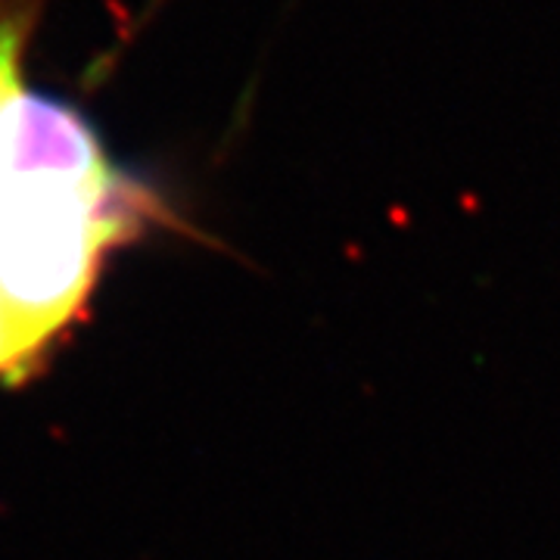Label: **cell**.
Here are the masks:
<instances>
[{"mask_svg": "<svg viewBox=\"0 0 560 560\" xmlns=\"http://www.w3.org/2000/svg\"><path fill=\"white\" fill-rule=\"evenodd\" d=\"M121 178L25 175L0 178V312L13 368L60 330L91 290L106 243L116 241L128 206Z\"/></svg>", "mask_w": 560, "mask_h": 560, "instance_id": "1", "label": "cell"}, {"mask_svg": "<svg viewBox=\"0 0 560 560\" xmlns=\"http://www.w3.org/2000/svg\"><path fill=\"white\" fill-rule=\"evenodd\" d=\"M35 16L32 0H0V109L22 91V50Z\"/></svg>", "mask_w": 560, "mask_h": 560, "instance_id": "2", "label": "cell"}, {"mask_svg": "<svg viewBox=\"0 0 560 560\" xmlns=\"http://www.w3.org/2000/svg\"><path fill=\"white\" fill-rule=\"evenodd\" d=\"M13 368V352H10V334H7V320L0 312V371Z\"/></svg>", "mask_w": 560, "mask_h": 560, "instance_id": "3", "label": "cell"}]
</instances>
